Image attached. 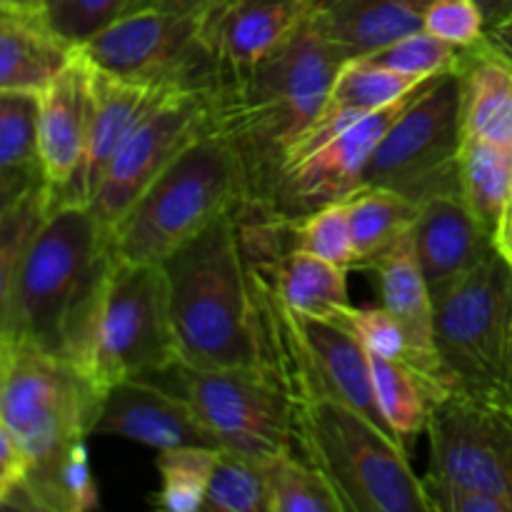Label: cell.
<instances>
[{
    "instance_id": "obj_1",
    "label": "cell",
    "mask_w": 512,
    "mask_h": 512,
    "mask_svg": "<svg viewBox=\"0 0 512 512\" xmlns=\"http://www.w3.org/2000/svg\"><path fill=\"white\" fill-rule=\"evenodd\" d=\"M345 58L310 13L250 68L213 88V130L243 175V203L263 205L275 175L325 105Z\"/></svg>"
},
{
    "instance_id": "obj_2",
    "label": "cell",
    "mask_w": 512,
    "mask_h": 512,
    "mask_svg": "<svg viewBox=\"0 0 512 512\" xmlns=\"http://www.w3.org/2000/svg\"><path fill=\"white\" fill-rule=\"evenodd\" d=\"M113 268L110 230L90 205L53 203L25 250L5 340L38 348L88 373Z\"/></svg>"
},
{
    "instance_id": "obj_3",
    "label": "cell",
    "mask_w": 512,
    "mask_h": 512,
    "mask_svg": "<svg viewBox=\"0 0 512 512\" xmlns=\"http://www.w3.org/2000/svg\"><path fill=\"white\" fill-rule=\"evenodd\" d=\"M238 208L225 210L160 265L180 360L265 378Z\"/></svg>"
},
{
    "instance_id": "obj_4",
    "label": "cell",
    "mask_w": 512,
    "mask_h": 512,
    "mask_svg": "<svg viewBox=\"0 0 512 512\" xmlns=\"http://www.w3.org/2000/svg\"><path fill=\"white\" fill-rule=\"evenodd\" d=\"M293 405V448L328 480L345 512H430L398 438L330 395Z\"/></svg>"
},
{
    "instance_id": "obj_5",
    "label": "cell",
    "mask_w": 512,
    "mask_h": 512,
    "mask_svg": "<svg viewBox=\"0 0 512 512\" xmlns=\"http://www.w3.org/2000/svg\"><path fill=\"white\" fill-rule=\"evenodd\" d=\"M243 200L230 145L208 130L188 145L110 228L118 263L160 265Z\"/></svg>"
},
{
    "instance_id": "obj_6",
    "label": "cell",
    "mask_w": 512,
    "mask_h": 512,
    "mask_svg": "<svg viewBox=\"0 0 512 512\" xmlns=\"http://www.w3.org/2000/svg\"><path fill=\"white\" fill-rule=\"evenodd\" d=\"M103 398L105 390L78 365L10 343L0 368V423L28 455V473L83 448Z\"/></svg>"
},
{
    "instance_id": "obj_7",
    "label": "cell",
    "mask_w": 512,
    "mask_h": 512,
    "mask_svg": "<svg viewBox=\"0 0 512 512\" xmlns=\"http://www.w3.org/2000/svg\"><path fill=\"white\" fill-rule=\"evenodd\" d=\"M435 345L455 393L505 400L512 345V265L500 250L433 295Z\"/></svg>"
},
{
    "instance_id": "obj_8",
    "label": "cell",
    "mask_w": 512,
    "mask_h": 512,
    "mask_svg": "<svg viewBox=\"0 0 512 512\" xmlns=\"http://www.w3.org/2000/svg\"><path fill=\"white\" fill-rule=\"evenodd\" d=\"M463 83L458 68L425 80L370 155L363 185L405 195L415 205L435 195H463L460 150Z\"/></svg>"
},
{
    "instance_id": "obj_9",
    "label": "cell",
    "mask_w": 512,
    "mask_h": 512,
    "mask_svg": "<svg viewBox=\"0 0 512 512\" xmlns=\"http://www.w3.org/2000/svg\"><path fill=\"white\" fill-rule=\"evenodd\" d=\"M180 360L163 265L118 263L110 273L88 375L108 390L130 378H153Z\"/></svg>"
},
{
    "instance_id": "obj_10",
    "label": "cell",
    "mask_w": 512,
    "mask_h": 512,
    "mask_svg": "<svg viewBox=\"0 0 512 512\" xmlns=\"http://www.w3.org/2000/svg\"><path fill=\"white\" fill-rule=\"evenodd\" d=\"M178 393L223 450L268 458L293 450V405L268 378L240 370H203L178 363L153 375ZM150 380V378H148Z\"/></svg>"
},
{
    "instance_id": "obj_11",
    "label": "cell",
    "mask_w": 512,
    "mask_h": 512,
    "mask_svg": "<svg viewBox=\"0 0 512 512\" xmlns=\"http://www.w3.org/2000/svg\"><path fill=\"white\" fill-rule=\"evenodd\" d=\"M75 50L93 68L155 88L213 90L220 80L198 15L130 10Z\"/></svg>"
},
{
    "instance_id": "obj_12",
    "label": "cell",
    "mask_w": 512,
    "mask_h": 512,
    "mask_svg": "<svg viewBox=\"0 0 512 512\" xmlns=\"http://www.w3.org/2000/svg\"><path fill=\"white\" fill-rule=\"evenodd\" d=\"M430 463L423 485L470 490L512 508V413L498 400L450 393L425 428Z\"/></svg>"
},
{
    "instance_id": "obj_13",
    "label": "cell",
    "mask_w": 512,
    "mask_h": 512,
    "mask_svg": "<svg viewBox=\"0 0 512 512\" xmlns=\"http://www.w3.org/2000/svg\"><path fill=\"white\" fill-rule=\"evenodd\" d=\"M210 93L213 90H173L130 130L90 200V210L105 228H113L193 140L213 130Z\"/></svg>"
},
{
    "instance_id": "obj_14",
    "label": "cell",
    "mask_w": 512,
    "mask_h": 512,
    "mask_svg": "<svg viewBox=\"0 0 512 512\" xmlns=\"http://www.w3.org/2000/svg\"><path fill=\"white\" fill-rule=\"evenodd\" d=\"M420 88L395 100L388 108L365 115L363 120L320 143L310 153L288 160L275 175L265 203L255 208H265L283 218H298L350 198L355 190L363 188V175L373 150Z\"/></svg>"
},
{
    "instance_id": "obj_15",
    "label": "cell",
    "mask_w": 512,
    "mask_h": 512,
    "mask_svg": "<svg viewBox=\"0 0 512 512\" xmlns=\"http://www.w3.org/2000/svg\"><path fill=\"white\" fill-rule=\"evenodd\" d=\"M90 78V115L88 133H85V148L80 168L73 183L53 198V203H80L90 205L98 193L108 165L113 163L115 153L130 130L145 118L150 108L165 98L168 93L180 88H155V85L135 83V80L118 78L113 73L93 68L88 63Z\"/></svg>"
},
{
    "instance_id": "obj_16",
    "label": "cell",
    "mask_w": 512,
    "mask_h": 512,
    "mask_svg": "<svg viewBox=\"0 0 512 512\" xmlns=\"http://www.w3.org/2000/svg\"><path fill=\"white\" fill-rule=\"evenodd\" d=\"M95 435L135 440L158 453L185 445L220 448L178 393L148 378L120 380L105 390Z\"/></svg>"
},
{
    "instance_id": "obj_17",
    "label": "cell",
    "mask_w": 512,
    "mask_h": 512,
    "mask_svg": "<svg viewBox=\"0 0 512 512\" xmlns=\"http://www.w3.org/2000/svg\"><path fill=\"white\" fill-rule=\"evenodd\" d=\"M313 0H218L200 18V40L223 75L273 53L310 13Z\"/></svg>"
},
{
    "instance_id": "obj_18",
    "label": "cell",
    "mask_w": 512,
    "mask_h": 512,
    "mask_svg": "<svg viewBox=\"0 0 512 512\" xmlns=\"http://www.w3.org/2000/svg\"><path fill=\"white\" fill-rule=\"evenodd\" d=\"M363 268L378 273L383 308L403 325L405 335H408V363L428 375L435 385L455 393L453 380H450L448 370L440 360L438 345H435L433 295H430L428 280L418 263L413 230Z\"/></svg>"
},
{
    "instance_id": "obj_19",
    "label": "cell",
    "mask_w": 512,
    "mask_h": 512,
    "mask_svg": "<svg viewBox=\"0 0 512 512\" xmlns=\"http://www.w3.org/2000/svg\"><path fill=\"white\" fill-rule=\"evenodd\" d=\"M88 115V63L75 50L73 60L38 93V168L53 198H58L78 173Z\"/></svg>"
},
{
    "instance_id": "obj_20",
    "label": "cell",
    "mask_w": 512,
    "mask_h": 512,
    "mask_svg": "<svg viewBox=\"0 0 512 512\" xmlns=\"http://www.w3.org/2000/svg\"><path fill=\"white\" fill-rule=\"evenodd\" d=\"M413 243L430 295L443 293L498 250L458 193L435 195L418 205Z\"/></svg>"
},
{
    "instance_id": "obj_21",
    "label": "cell",
    "mask_w": 512,
    "mask_h": 512,
    "mask_svg": "<svg viewBox=\"0 0 512 512\" xmlns=\"http://www.w3.org/2000/svg\"><path fill=\"white\" fill-rule=\"evenodd\" d=\"M433 0H313L310 18L345 60L375 53L423 30Z\"/></svg>"
},
{
    "instance_id": "obj_22",
    "label": "cell",
    "mask_w": 512,
    "mask_h": 512,
    "mask_svg": "<svg viewBox=\"0 0 512 512\" xmlns=\"http://www.w3.org/2000/svg\"><path fill=\"white\" fill-rule=\"evenodd\" d=\"M298 323L323 393L350 405L360 415L373 420L385 433L398 438L380 413L373 370H370V353L360 345V340L333 320L298 315Z\"/></svg>"
},
{
    "instance_id": "obj_23",
    "label": "cell",
    "mask_w": 512,
    "mask_h": 512,
    "mask_svg": "<svg viewBox=\"0 0 512 512\" xmlns=\"http://www.w3.org/2000/svg\"><path fill=\"white\" fill-rule=\"evenodd\" d=\"M465 138H480L512 150V63L488 38L460 50Z\"/></svg>"
},
{
    "instance_id": "obj_24",
    "label": "cell",
    "mask_w": 512,
    "mask_h": 512,
    "mask_svg": "<svg viewBox=\"0 0 512 512\" xmlns=\"http://www.w3.org/2000/svg\"><path fill=\"white\" fill-rule=\"evenodd\" d=\"M73 55L40 15L0 10V93L38 95Z\"/></svg>"
},
{
    "instance_id": "obj_25",
    "label": "cell",
    "mask_w": 512,
    "mask_h": 512,
    "mask_svg": "<svg viewBox=\"0 0 512 512\" xmlns=\"http://www.w3.org/2000/svg\"><path fill=\"white\" fill-rule=\"evenodd\" d=\"M370 370L385 423L398 435L400 443L410 448V443L428 428L435 405L450 393L405 360L370 355Z\"/></svg>"
},
{
    "instance_id": "obj_26",
    "label": "cell",
    "mask_w": 512,
    "mask_h": 512,
    "mask_svg": "<svg viewBox=\"0 0 512 512\" xmlns=\"http://www.w3.org/2000/svg\"><path fill=\"white\" fill-rule=\"evenodd\" d=\"M460 190L470 213L498 245L512 210V150L480 138H465L460 150Z\"/></svg>"
},
{
    "instance_id": "obj_27",
    "label": "cell",
    "mask_w": 512,
    "mask_h": 512,
    "mask_svg": "<svg viewBox=\"0 0 512 512\" xmlns=\"http://www.w3.org/2000/svg\"><path fill=\"white\" fill-rule=\"evenodd\" d=\"M353 233L355 265L363 268L370 260L410 233L418 218V205L405 195L378 185H363L345 198Z\"/></svg>"
},
{
    "instance_id": "obj_28",
    "label": "cell",
    "mask_w": 512,
    "mask_h": 512,
    "mask_svg": "<svg viewBox=\"0 0 512 512\" xmlns=\"http://www.w3.org/2000/svg\"><path fill=\"white\" fill-rule=\"evenodd\" d=\"M423 83V78L380 68L365 58H353L345 60L343 68L338 70L323 108L345 115L350 120H360L375 110L388 108Z\"/></svg>"
},
{
    "instance_id": "obj_29",
    "label": "cell",
    "mask_w": 512,
    "mask_h": 512,
    "mask_svg": "<svg viewBox=\"0 0 512 512\" xmlns=\"http://www.w3.org/2000/svg\"><path fill=\"white\" fill-rule=\"evenodd\" d=\"M50 205H53V193L40 175L0 218V340H5L10 300H13L25 250L48 215Z\"/></svg>"
},
{
    "instance_id": "obj_30",
    "label": "cell",
    "mask_w": 512,
    "mask_h": 512,
    "mask_svg": "<svg viewBox=\"0 0 512 512\" xmlns=\"http://www.w3.org/2000/svg\"><path fill=\"white\" fill-rule=\"evenodd\" d=\"M268 512H345L328 480L293 450L260 458Z\"/></svg>"
},
{
    "instance_id": "obj_31",
    "label": "cell",
    "mask_w": 512,
    "mask_h": 512,
    "mask_svg": "<svg viewBox=\"0 0 512 512\" xmlns=\"http://www.w3.org/2000/svg\"><path fill=\"white\" fill-rule=\"evenodd\" d=\"M220 458V448L185 445V448L160 450L158 473L160 490L153 500L155 508L165 512H198L203 510L210 475Z\"/></svg>"
},
{
    "instance_id": "obj_32",
    "label": "cell",
    "mask_w": 512,
    "mask_h": 512,
    "mask_svg": "<svg viewBox=\"0 0 512 512\" xmlns=\"http://www.w3.org/2000/svg\"><path fill=\"white\" fill-rule=\"evenodd\" d=\"M205 512H268L260 458L220 450L205 493Z\"/></svg>"
},
{
    "instance_id": "obj_33",
    "label": "cell",
    "mask_w": 512,
    "mask_h": 512,
    "mask_svg": "<svg viewBox=\"0 0 512 512\" xmlns=\"http://www.w3.org/2000/svg\"><path fill=\"white\" fill-rule=\"evenodd\" d=\"M288 228L295 250H303L340 268H355L353 233H350L345 200L298 215V218H288Z\"/></svg>"
},
{
    "instance_id": "obj_34",
    "label": "cell",
    "mask_w": 512,
    "mask_h": 512,
    "mask_svg": "<svg viewBox=\"0 0 512 512\" xmlns=\"http://www.w3.org/2000/svg\"><path fill=\"white\" fill-rule=\"evenodd\" d=\"M363 58L380 65V68L428 80L458 68L460 50L423 28L395 40V43L385 45V48L375 50V53L363 55Z\"/></svg>"
},
{
    "instance_id": "obj_35",
    "label": "cell",
    "mask_w": 512,
    "mask_h": 512,
    "mask_svg": "<svg viewBox=\"0 0 512 512\" xmlns=\"http://www.w3.org/2000/svg\"><path fill=\"white\" fill-rule=\"evenodd\" d=\"M0 170H40L38 95L0 93Z\"/></svg>"
},
{
    "instance_id": "obj_36",
    "label": "cell",
    "mask_w": 512,
    "mask_h": 512,
    "mask_svg": "<svg viewBox=\"0 0 512 512\" xmlns=\"http://www.w3.org/2000/svg\"><path fill=\"white\" fill-rule=\"evenodd\" d=\"M135 0H43L40 20L60 40L78 48L95 33L128 13Z\"/></svg>"
},
{
    "instance_id": "obj_37",
    "label": "cell",
    "mask_w": 512,
    "mask_h": 512,
    "mask_svg": "<svg viewBox=\"0 0 512 512\" xmlns=\"http://www.w3.org/2000/svg\"><path fill=\"white\" fill-rule=\"evenodd\" d=\"M333 323L343 325L348 333H353L370 355L405 360L408 363V335H405L403 325L383 305H373V308H355V305H350Z\"/></svg>"
},
{
    "instance_id": "obj_38",
    "label": "cell",
    "mask_w": 512,
    "mask_h": 512,
    "mask_svg": "<svg viewBox=\"0 0 512 512\" xmlns=\"http://www.w3.org/2000/svg\"><path fill=\"white\" fill-rule=\"evenodd\" d=\"M423 28L458 50L473 48L488 33L485 15L475 0H433Z\"/></svg>"
},
{
    "instance_id": "obj_39",
    "label": "cell",
    "mask_w": 512,
    "mask_h": 512,
    "mask_svg": "<svg viewBox=\"0 0 512 512\" xmlns=\"http://www.w3.org/2000/svg\"><path fill=\"white\" fill-rule=\"evenodd\" d=\"M28 455L20 448L15 435L0 423V508L13 500L28 475Z\"/></svg>"
},
{
    "instance_id": "obj_40",
    "label": "cell",
    "mask_w": 512,
    "mask_h": 512,
    "mask_svg": "<svg viewBox=\"0 0 512 512\" xmlns=\"http://www.w3.org/2000/svg\"><path fill=\"white\" fill-rule=\"evenodd\" d=\"M40 178V170H0V218Z\"/></svg>"
},
{
    "instance_id": "obj_41",
    "label": "cell",
    "mask_w": 512,
    "mask_h": 512,
    "mask_svg": "<svg viewBox=\"0 0 512 512\" xmlns=\"http://www.w3.org/2000/svg\"><path fill=\"white\" fill-rule=\"evenodd\" d=\"M213 3H218V0H135V5L130 10H160V13L200 15Z\"/></svg>"
},
{
    "instance_id": "obj_42",
    "label": "cell",
    "mask_w": 512,
    "mask_h": 512,
    "mask_svg": "<svg viewBox=\"0 0 512 512\" xmlns=\"http://www.w3.org/2000/svg\"><path fill=\"white\" fill-rule=\"evenodd\" d=\"M475 3L483 10L488 30L512 18V0H475Z\"/></svg>"
},
{
    "instance_id": "obj_43",
    "label": "cell",
    "mask_w": 512,
    "mask_h": 512,
    "mask_svg": "<svg viewBox=\"0 0 512 512\" xmlns=\"http://www.w3.org/2000/svg\"><path fill=\"white\" fill-rule=\"evenodd\" d=\"M485 38H488V43L493 45L503 58H508L512 63V18L495 25V28H490L488 33H485Z\"/></svg>"
},
{
    "instance_id": "obj_44",
    "label": "cell",
    "mask_w": 512,
    "mask_h": 512,
    "mask_svg": "<svg viewBox=\"0 0 512 512\" xmlns=\"http://www.w3.org/2000/svg\"><path fill=\"white\" fill-rule=\"evenodd\" d=\"M40 3L43 0H0V10H5V13L40 15Z\"/></svg>"
},
{
    "instance_id": "obj_45",
    "label": "cell",
    "mask_w": 512,
    "mask_h": 512,
    "mask_svg": "<svg viewBox=\"0 0 512 512\" xmlns=\"http://www.w3.org/2000/svg\"><path fill=\"white\" fill-rule=\"evenodd\" d=\"M498 250L505 255V260L512 265V210L508 213V218H505V225L503 230H500L498 235Z\"/></svg>"
},
{
    "instance_id": "obj_46",
    "label": "cell",
    "mask_w": 512,
    "mask_h": 512,
    "mask_svg": "<svg viewBox=\"0 0 512 512\" xmlns=\"http://www.w3.org/2000/svg\"><path fill=\"white\" fill-rule=\"evenodd\" d=\"M505 405H508V410L512 413V345H510V365H508V385H505Z\"/></svg>"
},
{
    "instance_id": "obj_47",
    "label": "cell",
    "mask_w": 512,
    "mask_h": 512,
    "mask_svg": "<svg viewBox=\"0 0 512 512\" xmlns=\"http://www.w3.org/2000/svg\"><path fill=\"white\" fill-rule=\"evenodd\" d=\"M8 350H10L8 340H0V368H3L5 358H8Z\"/></svg>"
}]
</instances>
